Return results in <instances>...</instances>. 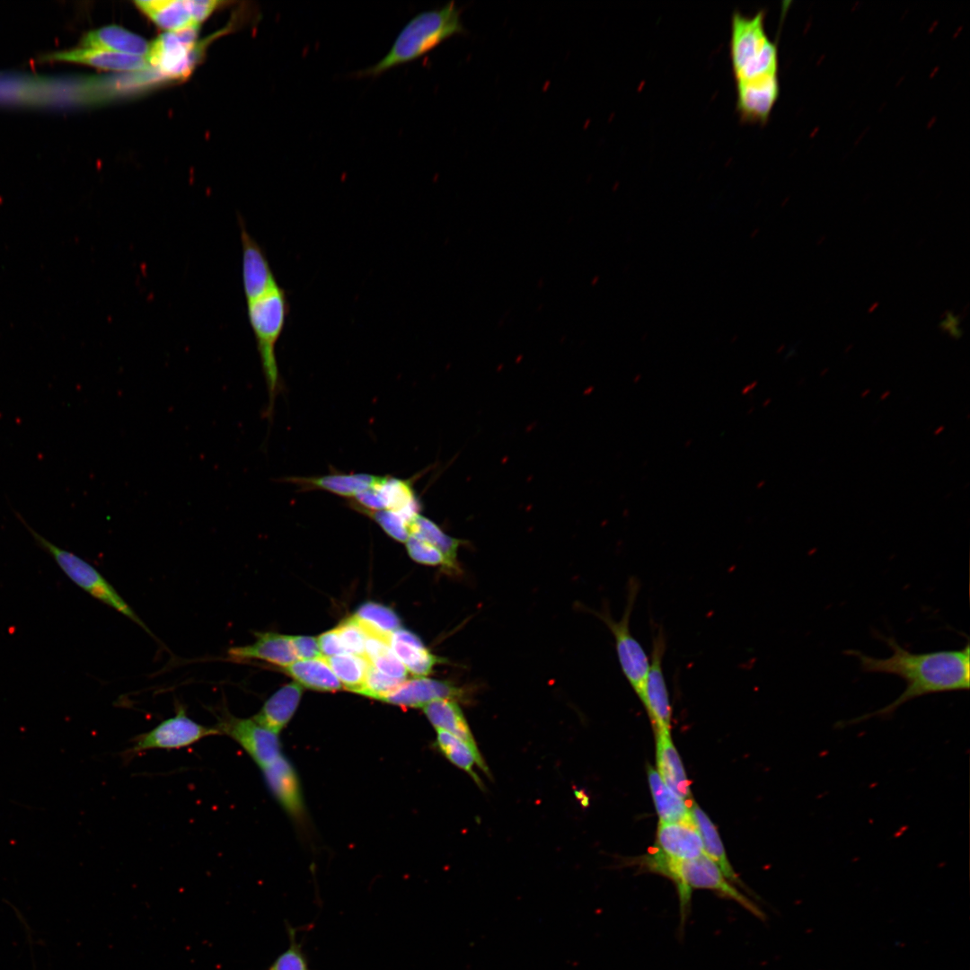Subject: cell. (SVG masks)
Segmentation results:
<instances>
[{"label":"cell","instance_id":"d6986e66","mask_svg":"<svg viewBox=\"0 0 970 970\" xmlns=\"http://www.w3.org/2000/svg\"><path fill=\"white\" fill-rule=\"evenodd\" d=\"M81 46L138 57L146 56L149 50V43L144 38L117 25L86 32L81 39Z\"/></svg>","mask_w":970,"mask_h":970},{"label":"cell","instance_id":"3957f363","mask_svg":"<svg viewBox=\"0 0 970 970\" xmlns=\"http://www.w3.org/2000/svg\"><path fill=\"white\" fill-rule=\"evenodd\" d=\"M465 32L454 1L440 8L421 12L401 30L387 54L377 63L356 72L355 77H375L418 59L456 34Z\"/></svg>","mask_w":970,"mask_h":970},{"label":"cell","instance_id":"8d00e7d4","mask_svg":"<svg viewBox=\"0 0 970 970\" xmlns=\"http://www.w3.org/2000/svg\"><path fill=\"white\" fill-rule=\"evenodd\" d=\"M405 543L408 553L413 560L430 566L441 565L445 568L444 556L429 542L410 535Z\"/></svg>","mask_w":970,"mask_h":970},{"label":"cell","instance_id":"e0dca14e","mask_svg":"<svg viewBox=\"0 0 970 970\" xmlns=\"http://www.w3.org/2000/svg\"><path fill=\"white\" fill-rule=\"evenodd\" d=\"M267 785L279 804L291 815L303 810V798L297 775L291 763L280 755L262 769Z\"/></svg>","mask_w":970,"mask_h":970},{"label":"cell","instance_id":"f35d334b","mask_svg":"<svg viewBox=\"0 0 970 970\" xmlns=\"http://www.w3.org/2000/svg\"><path fill=\"white\" fill-rule=\"evenodd\" d=\"M290 638L297 657L312 659L322 657L318 639L309 636H292Z\"/></svg>","mask_w":970,"mask_h":970},{"label":"cell","instance_id":"ac0fdd59","mask_svg":"<svg viewBox=\"0 0 970 970\" xmlns=\"http://www.w3.org/2000/svg\"><path fill=\"white\" fill-rule=\"evenodd\" d=\"M655 736L657 772L669 789L689 801L692 798L690 782L673 744L670 730H655Z\"/></svg>","mask_w":970,"mask_h":970},{"label":"cell","instance_id":"83f0119b","mask_svg":"<svg viewBox=\"0 0 970 970\" xmlns=\"http://www.w3.org/2000/svg\"><path fill=\"white\" fill-rule=\"evenodd\" d=\"M690 811L700 833L705 855L718 865L731 883L741 884L727 858L724 846L714 824L695 802L692 803Z\"/></svg>","mask_w":970,"mask_h":970},{"label":"cell","instance_id":"74e56055","mask_svg":"<svg viewBox=\"0 0 970 970\" xmlns=\"http://www.w3.org/2000/svg\"><path fill=\"white\" fill-rule=\"evenodd\" d=\"M370 664L379 672L391 678L403 682L408 677L407 668L396 657L392 648L374 658Z\"/></svg>","mask_w":970,"mask_h":970},{"label":"cell","instance_id":"d590c367","mask_svg":"<svg viewBox=\"0 0 970 970\" xmlns=\"http://www.w3.org/2000/svg\"><path fill=\"white\" fill-rule=\"evenodd\" d=\"M401 683V681L382 674L370 664L363 687L358 693L382 701Z\"/></svg>","mask_w":970,"mask_h":970},{"label":"cell","instance_id":"d6a6232c","mask_svg":"<svg viewBox=\"0 0 970 970\" xmlns=\"http://www.w3.org/2000/svg\"><path fill=\"white\" fill-rule=\"evenodd\" d=\"M285 925L289 946L277 957L268 970H312L303 948V942H298L296 939L297 929L287 921H285Z\"/></svg>","mask_w":970,"mask_h":970},{"label":"cell","instance_id":"5bb4252c","mask_svg":"<svg viewBox=\"0 0 970 970\" xmlns=\"http://www.w3.org/2000/svg\"><path fill=\"white\" fill-rule=\"evenodd\" d=\"M256 640L250 645L234 647L227 655L234 661L259 659L286 667L297 660L291 638L275 632H257Z\"/></svg>","mask_w":970,"mask_h":970},{"label":"cell","instance_id":"8fae6325","mask_svg":"<svg viewBox=\"0 0 970 970\" xmlns=\"http://www.w3.org/2000/svg\"><path fill=\"white\" fill-rule=\"evenodd\" d=\"M666 649L664 631L659 630L653 638L650 669L644 692L639 699L646 708L654 730H670L672 710L663 670Z\"/></svg>","mask_w":970,"mask_h":970},{"label":"cell","instance_id":"484cf974","mask_svg":"<svg viewBox=\"0 0 970 970\" xmlns=\"http://www.w3.org/2000/svg\"><path fill=\"white\" fill-rule=\"evenodd\" d=\"M301 686L322 692H336L342 685L325 657L296 660L282 668Z\"/></svg>","mask_w":970,"mask_h":970},{"label":"cell","instance_id":"44dd1931","mask_svg":"<svg viewBox=\"0 0 970 970\" xmlns=\"http://www.w3.org/2000/svg\"><path fill=\"white\" fill-rule=\"evenodd\" d=\"M302 693V686L295 682L284 685L265 701L252 719L278 734L295 712Z\"/></svg>","mask_w":970,"mask_h":970},{"label":"cell","instance_id":"4316f807","mask_svg":"<svg viewBox=\"0 0 970 970\" xmlns=\"http://www.w3.org/2000/svg\"><path fill=\"white\" fill-rule=\"evenodd\" d=\"M650 791L661 822L680 823L693 821L686 801L669 789L656 769L648 766Z\"/></svg>","mask_w":970,"mask_h":970},{"label":"cell","instance_id":"f546056e","mask_svg":"<svg viewBox=\"0 0 970 970\" xmlns=\"http://www.w3.org/2000/svg\"><path fill=\"white\" fill-rule=\"evenodd\" d=\"M409 533L410 535L422 539L436 547L445 558V569L459 570L457 552L463 541L449 536L436 523L419 513L411 519Z\"/></svg>","mask_w":970,"mask_h":970},{"label":"cell","instance_id":"b9f144b4","mask_svg":"<svg viewBox=\"0 0 970 970\" xmlns=\"http://www.w3.org/2000/svg\"><path fill=\"white\" fill-rule=\"evenodd\" d=\"M957 325L958 322L957 318L955 317V315L950 314L947 316V318L941 324L943 328L948 329V331L950 330V328L953 327V333L955 336H957V332L959 331V329H957Z\"/></svg>","mask_w":970,"mask_h":970},{"label":"cell","instance_id":"277c9868","mask_svg":"<svg viewBox=\"0 0 970 970\" xmlns=\"http://www.w3.org/2000/svg\"><path fill=\"white\" fill-rule=\"evenodd\" d=\"M644 864L649 870L674 881L679 898L682 932L690 914L692 893L694 889L713 891L721 897L739 904L756 918L762 921L766 918L760 907L728 882L718 865L705 853L692 860H673L655 852L647 857Z\"/></svg>","mask_w":970,"mask_h":970},{"label":"cell","instance_id":"52a82bcc","mask_svg":"<svg viewBox=\"0 0 970 970\" xmlns=\"http://www.w3.org/2000/svg\"><path fill=\"white\" fill-rule=\"evenodd\" d=\"M639 590V581L632 578L629 581L626 606L620 621L613 620L607 611L595 613V615L606 624L613 635L621 669L640 699L650 669V658L630 630V615Z\"/></svg>","mask_w":970,"mask_h":970},{"label":"cell","instance_id":"cb8c5ba5","mask_svg":"<svg viewBox=\"0 0 970 970\" xmlns=\"http://www.w3.org/2000/svg\"><path fill=\"white\" fill-rule=\"evenodd\" d=\"M372 487L378 493L384 510L399 512L410 519L419 514L421 506L409 480L378 476Z\"/></svg>","mask_w":970,"mask_h":970},{"label":"cell","instance_id":"30bf717a","mask_svg":"<svg viewBox=\"0 0 970 970\" xmlns=\"http://www.w3.org/2000/svg\"><path fill=\"white\" fill-rule=\"evenodd\" d=\"M199 25H190L178 31H168L157 37L146 56L149 66L170 78L187 75L191 62V51L198 37Z\"/></svg>","mask_w":970,"mask_h":970},{"label":"cell","instance_id":"4dcf8cb0","mask_svg":"<svg viewBox=\"0 0 970 970\" xmlns=\"http://www.w3.org/2000/svg\"><path fill=\"white\" fill-rule=\"evenodd\" d=\"M325 659L345 689L357 693L360 692L370 665L365 657L344 653Z\"/></svg>","mask_w":970,"mask_h":970},{"label":"cell","instance_id":"60d3db41","mask_svg":"<svg viewBox=\"0 0 970 970\" xmlns=\"http://www.w3.org/2000/svg\"><path fill=\"white\" fill-rule=\"evenodd\" d=\"M318 642L324 657L346 653L335 629L322 633L318 638Z\"/></svg>","mask_w":970,"mask_h":970},{"label":"cell","instance_id":"ffe728a7","mask_svg":"<svg viewBox=\"0 0 970 970\" xmlns=\"http://www.w3.org/2000/svg\"><path fill=\"white\" fill-rule=\"evenodd\" d=\"M390 644L408 672L416 677L429 675L433 667L441 662V658L433 655L417 635L407 630L400 628L392 632Z\"/></svg>","mask_w":970,"mask_h":970},{"label":"cell","instance_id":"e575fe53","mask_svg":"<svg viewBox=\"0 0 970 970\" xmlns=\"http://www.w3.org/2000/svg\"><path fill=\"white\" fill-rule=\"evenodd\" d=\"M335 630L346 653L365 657L366 634L354 616L344 620Z\"/></svg>","mask_w":970,"mask_h":970},{"label":"cell","instance_id":"6da1fadb","mask_svg":"<svg viewBox=\"0 0 970 970\" xmlns=\"http://www.w3.org/2000/svg\"><path fill=\"white\" fill-rule=\"evenodd\" d=\"M877 636L892 650L890 657H875L857 649H848L845 654L856 657L864 673L900 677L906 684L905 689L885 707L842 722V726L858 724L873 718L888 719L903 704L924 695L969 689V642L959 649L913 653L902 647L892 636L878 633Z\"/></svg>","mask_w":970,"mask_h":970},{"label":"cell","instance_id":"9c48e42d","mask_svg":"<svg viewBox=\"0 0 970 970\" xmlns=\"http://www.w3.org/2000/svg\"><path fill=\"white\" fill-rule=\"evenodd\" d=\"M215 728L220 735L234 740L261 770L281 755L278 733L263 727L253 719L237 718L227 710H221Z\"/></svg>","mask_w":970,"mask_h":970},{"label":"cell","instance_id":"836d02e7","mask_svg":"<svg viewBox=\"0 0 970 970\" xmlns=\"http://www.w3.org/2000/svg\"><path fill=\"white\" fill-rule=\"evenodd\" d=\"M365 515L377 523L392 539L405 542L409 538V525L411 519L404 515L387 509L367 512Z\"/></svg>","mask_w":970,"mask_h":970},{"label":"cell","instance_id":"7c38bea8","mask_svg":"<svg viewBox=\"0 0 970 970\" xmlns=\"http://www.w3.org/2000/svg\"><path fill=\"white\" fill-rule=\"evenodd\" d=\"M242 243V282L244 298L256 296L278 284L264 249L239 220Z\"/></svg>","mask_w":970,"mask_h":970},{"label":"cell","instance_id":"ab89813d","mask_svg":"<svg viewBox=\"0 0 970 970\" xmlns=\"http://www.w3.org/2000/svg\"><path fill=\"white\" fill-rule=\"evenodd\" d=\"M186 3L193 22L198 25L222 4L220 1L213 0H186Z\"/></svg>","mask_w":970,"mask_h":970},{"label":"cell","instance_id":"7a4b0ae2","mask_svg":"<svg viewBox=\"0 0 970 970\" xmlns=\"http://www.w3.org/2000/svg\"><path fill=\"white\" fill-rule=\"evenodd\" d=\"M766 12L731 15L728 53L736 87L780 84L779 52L765 31Z\"/></svg>","mask_w":970,"mask_h":970},{"label":"cell","instance_id":"d4e9b609","mask_svg":"<svg viewBox=\"0 0 970 970\" xmlns=\"http://www.w3.org/2000/svg\"><path fill=\"white\" fill-rule=\"evenodd\" d=\"M430 723L439 730L450 733L473 747H478L467 720L457 701L450 699L435 700L423 707Z\"/></svg>","mask_w":970,"mask_h":970},{"label":"cell","instance_id":"7402d4cb","mask_svg":"<svg viewBox=\"0 0 970 970\" xmlns=\"http://www.w3.org/2000/svg\"><path fill=\"white\" fill-rule=\"evenodd\" d=\"M377 477L366 473H335L313 477H290L287 481L304 489H322L352 498L371 488Z\"/></svg>","mask_w":970,"mask_h":970},{"label":"cell","instance_id":"ba28073f","mask_svg":"<svg viewBox=\"0 0 970 970\" xmlns=\"http://www.w3.org/2000/svg\"><path fill=\"white\" fill-rule=\"evenodd\" d=\"M216 735L220 733L215 727L194 721L186 714L184 708L178 705L174 716L163 720L151 730L137 735L125 755L131 757L152 749H180Z\"/></svg>","mask_w":970,"mask_h":970},{"label":"cell","instance_id":"8992f818","mask_svg":"<svg viewBox=\"0 0 970 970\" xmlns=\"http://www.w3.org/2000/svg\"><path fill=\"white\" fill-rule=\"evenodd\" d=\"M18 518L30 532L36 543L54 559L70 580L95 599L115 609L150 633L149 629L130 605L93 566L75 553L48 541L29 526L22 516H18Z\"/></svg>","mask_w":970,"mask_h":970},{"label":"cell","instance_id":"4fadbf2b","mask_svg":"<svg viewBox=\"0 0 970 970\" xmlns=\"http://www.w3.org/2000/svg\"><path fill=\"white\" fill-rule=\"evenodd\" d=\"M467 698L464 690L445 681L426 677H415L403 681L382 701L401 707H424L439 699L463 701Z\"/></svg>","mask_w":970,"mask_h":970},{"label":"cell","instance_id":"f1b7e54d","mask_svg":"<svg viewBox=\"0 0 970 970\" xmlns=\"http://www.w3.org/2000/svg\"><path fill=\"white\" fill-rule=\"evenodd\" d=\"M135 4L161 29L178 31L198 25L193 22L186 0L135 1Z\"/></svg>","mask_w":970,"mask_h":970},{"label":"cell","instance_id":"5b68a950","mask_svg":"<svg viewBox=\"0 0 970 970\" xmlns=\"http://www.w3.org/2000/svg\"><path fill=\"white\" fill-rule=\"evenodd\" d=\"M247 318L253 332L269 393L271 412L281 378L276 345L285 329L290 306L286 290L277 284L263 293L245 299Z\"/></svg>","mask_w":970,"mask_h":970},{"label":"cell","instance_id":"2e32d148","mask_svg":"<svg viewBox=\"0 0 970 970\" xmlns=\"http://www.w3.org/2000/svg\"><path fill=\"white\" fill-rule=\"evenodd\" d=\"M144 57L131 56L91 48H76L48 53L44 60H61L84 64L111 71H146L150 69Z\"/></svg>","mask_w":970,"mask_h":970},{"label":"cell","instance_id":"1f68e13d","mask_svg":"<svg viewBox=\"0 0 970 970\" xmlns=\"http://www.w3.org/2000/svg\"><path fill=\"white\" fill-rule=\"evenodd\" d=\"M353 616L366 632L390 637L401 628L400 619L392 609L373 602L360 605Z\"/></svg>","mask_w":970,"mask_h":970},{"label":"cell","instance_id":"9a60e30c","mask_svg":"<svg viewBox=\"0 0 970 970\" xmlns=\"http://www.w3.org/2000/svg\"><path fill=\"white\" fill-rule=\"evenodd\" d=\"M656 852L673 860H692L704 854L702 841L693 821L661 822L657 833Z\"/></svg>","mask_w":970,"mask_h":970},{"label":"cell","instance_id":"603a6c76","mask_svg":"<svg viewBox=\"0 0 970 970\" xmlns=\"http://www.w3.org/2000/svg\"><path fill=\"white\" fill-rule=\"evenodd\" d=\"M436 744L448 761L468 773L474 782L482 788V781L474 767L477 766L486 775L490 776V773L478 747H473L461 738L439 729H436Z\"/></svg>","mask_w":970,"mask_h":970}]
</instances>
